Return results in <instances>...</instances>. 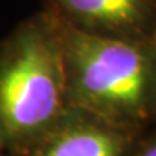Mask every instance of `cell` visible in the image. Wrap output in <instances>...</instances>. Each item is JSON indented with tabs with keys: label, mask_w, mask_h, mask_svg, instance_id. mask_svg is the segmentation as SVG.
Returning a JSON list of instances; mask_svg holds the SVG:
<instances>
[{
	"label": "cell",
	"mask_w": 156,
	"mask_h": 156,
	"mask_svg": "<svg viewBox=\"0 0 156 156\" xmlns=\"http://www.w3.org/2000/svg\"><path fill=\"white\" fill-rule=\"evenodd\" d=\"M55 22L69 106L136 133L156 112L147 42L94 36Z\"/></svg>",
	"instance_id": "2"
},
{
	"label": "cell",
	"mask_w": 156,
	"mask_h": 156,
	"mask_svg": "<svg viewBox=\"0 0 156 156\" xmlns=\"http://www.w3.org/2000/svg\"><path fill=\"white\" fill-rule=\"evenodd\" d=\"M61 35L45 10L0 41V140L5 152L35 139L69 108Z\"/></svg>",
	"instance_id": "1"
},
{
	"label": "cell",
	"mask_w": 156,
	"mask_h": 156,
	"mask_svg": "<svg viewBox=\"0 0 156 156\" xmlns=\"http://www.w3.org/2000/svg\"><path fill=\"white\" fill-rule=\"evenodd\" d=\"M136 133L69 107L52 126L6 156H130Z\"/></svg>",
	"instance_id": "3"
},
{
	"label": "cell",
	"mask_w": 156,
	"mask_h": 156,
	"mask_svg": "<svg viewBox=\"0 0 156 156\" xmlns=\"http://www.w3.org/2000/svg\"><path fill=\"white\" fill-rule=\"evenodd\" d=\"M130 156H156V139L146 143L145 146H142L139 149H136V146H134Z\"/></svg>",
	"instance_id": "6"
},
{
	"label": "cell",
	"mask_w": 156,
	"mask_h": 156,
	"mask_svg": "<svg viewBox=\"0 0 156 156\" xmlns=\"http://www.w3.org/2000/svg\"><path fill=\"white\" fill-rule=\"evenodd\" d=\"M48 15L94 36L146 42L156 23V0H42Z\"/></svg>",
	"instance_id": "4"
},
{
	"label": "cell",
	"mask_w": 156,
	"mask_h": 156,
	"mask_svg": "<svg viewBox=\"0 0 156 156\" xmlns=\"http://www.w3.org/2000/svg\"><path fill=\"white\" fill-rule=\"evenodd\" d=\"M0 156H6L5 146H3V143H2V140H0Z\"/></svg>",
	"instance_id": "7"
},
{
	"label": "cell",
	"mask_w": 156,
	"mask_h": 156,
	"mask_svg": "<svg viewBox=\"0 0 156 156\" xmlns=\"http://www.w3.org/2000/svg\"><path fill=\"white\" fill-rule=\"evenodd\" d=\"M146 42H147L149 55H151V62H152V75H153V88H155V101H156V23Z\"/></svg>",
	"instance_id": "5"
}]
</instances>
